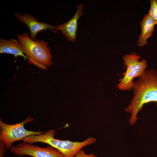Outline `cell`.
<instances>
[{
  "instance_id": "cell-1",
  "label": "cell",
  "mask_w": 157,
  "mask_h": 157,
  "mask_svg": "<svg viewBox=\"0 0 157 157\" xmlns=\"http://www.w3.org/2000/svg\"><path fill=\"white\" fill-rule=\"evenodd\" d=\"M133 96L125 111L131 114L130 126L135 124L139 119L138 113L145 104L156 103L157 106V71L154 69L145 70L138 79L133 82Z\"/></svg>"
},
{
  "instance_id": "cell-2",
  "label": "cell",
  "mask_w": 157,
  "mask_h": 157,
  "mask_svg": "<svg viewBox=\"0 0 157 157\" xmlns=\"http://www.w3.org/2000/svg\"><path fill=\"white\" fill-rule=\"evenodd\" d=\"M17 37L22 44L29 64L45 70L51 65V49L47 42L42 40H32L30 35L26 32L17 34Z\"/></svg>"
},
{
  "instance_id": "cell-3",
  "label": "cell",
  "mask_w": 157,
  "mask_h": 157,
  "mask_svg": "<svg viewBox=\"0 0 157 157\" xmlns=\"http://www.w3.org/2000/svg\"><path fill=\"white\" fill-rule=\"evenodd\" d=\"M55 133V130H51L39 135L27 136L23 141L32 144L37 142L46 143L58 150L64 157H74L83 148L94 143L97 140L95 138L91 137L81 142L61 140L54 138Z\"/></svg>"
},
{
  "instance_id": "cell-4",
  "label": "cell",
  "mask_w": 157,
  "mask_h": 157,
  "mask_svg": "<svg viewBox=\"0 0 157 157\" xmlns=\"http://www.w3.org/2000/svg\"><path fill=\"white\" fill-rule=\"evenodd\" d=\"M140 57L133 52L123 56L124 66L126 67L123 77L120 78L117 86L121 90H130L132 89L133 79L139 77L144 72L147 67V63L145 59L139 61Z\"/></svg>"
},
{
  "instance_id": "cell-5",
  "label": "cell",
  "mask_w": 157,
  "mask_h": 157,
  "mask_svg": "<svg viewBox=\"0 0 157 157\" xmlns=\"http://www.w3.org/2000/svg\"><path fill=\"white\" fill-rule=\"evenodd\" d=\"M34 119L28 116L24 120L15 124H10L0 120V142L5 145L6 149H10L15 142L23 140L27 136L31 135H39L44 132L28 130L24 127L26 123L30 122Z\"/></svg>"
},
{
  "instance_id": "cell-6",
  "label": "cell",
  "mask_w": 157,
  "mask_h": 157,
  "mask_svg": "<svg viewBox=\"0 0 157 157\" xmlns=\"http://www.w3.org/2000/svg\"><path fill=\"white\" fill-rule=\"evenodd\" d=\"M10 151L19 156L27 155L33 157H64L61 152L51 146L42 148L24 142L13 146Z\"/></svg>"
},
{
  "instance_id": "cell-7",
  "label": "cell",
  "mask_w": 157,
  "mask_h": 157,
  "mask_svg": "<svg viewBox=\"0 0 157 157\" xmlns=\"http://www.w3.org/2000/svg\"><path fill=\"white\" fill-rule=\"evenodd\" d=\"M15 15L18 20L28 27L30 31V38L32 40H35L37 34L42 31L49 29L54 33L57 32L54 29V26L39 22L36 18L29 14L25 13L22 15L17 13H15Z\"/></svg>"
},
{
  "instance_id": "cell-8",
  "label": "cell",
  "mask_w": 157,
  "mask_h": 157,
  "mask_svg": "<svg viewBox=\"0 0 157 157\" xmlns=\"http://www.w3.org/2000/svg\"><path fill=\"white\" fill-rule=\"evenodd\" d=\"M84 4H77V11L73 17L68 21L55 26L54 29L57 32L60 31L68 41L74 42L76 40L78 24L80 17L83 15Z\"/></svg>"
},
{
  "instance_id": "cell-9",
  "label": "cell",
  "mask_w": 157,
  "mask_h": 157,
  "mask_svg": "<svg viewBox=\"0 0 157 157\" xmlns=\"http://www.w3.org/2000/svg\"><path fill=\"white\" fill-rule=\"evenodd\" d=\"M0 53L12 54L16 59L19 56H22L25 59H27L24 54V49L21 43L18 40L16 39L12 38L7 40L1 38Z\"/></svg>"
},
{
  "instance_id": "cell-10",
  "label": "cell",
  "mask_w": 157,
  "mask_h": 157,
  "mask_svg": "<svg viewBox=\"0 0 157 157\" xmlns=\"http://www.w3.org/2000/svg\"><path fill=\"white\" fill-rule=\"evenodd\" d=\"M141 32L137 45L140 47L147 44V40L151 37L156 25L153 19L147 14L144 15L140 23Z\"/></svg>"
},
{
  "instance_id": "cell-11",
  "label": "cell",
  "mask_w": 157,
  "mask_h": 157,
  "mask_svg": "<svg viewBox=\"0 0 157 157\" xmlns=\"http://www.w3.org/2000/svg\"><path fill=\"white\" fill-rule=\"evenodd\" d=\"M150 8L148 14L157 25V0H151Z\"/></svg>"
},
{
  "instance_id": "cell-12",
  "label": "cell",
  "mask_w": 157,
  "mask_h": 157,
  "mask_svg": "<svg viewBox=\"0 0 157 157\" xmlns=\"http://www.w3.org/2000/svg\"><path fill=\"white\" fill-rule=\"evenodd\" d=\"M74 157H97V156L93 153L86 154L83 150L81 149L76 154Z\"/></svg>"
},
{
  "instance_id": "cell-13",
  "label": "cell",
  "mask_w": 157,
  "mask_h": 157,
  "mask_svg": "<svg viewBox=\"0 0 157 157\" xmlns=\"http://www.w3.org/2000/svg\"><path fill=\"white\" fill-rule=\"evenodd\" d=\"M6 149L4 144L2 142H0V157H4Z\"/></svg>"
}]
</instances>
